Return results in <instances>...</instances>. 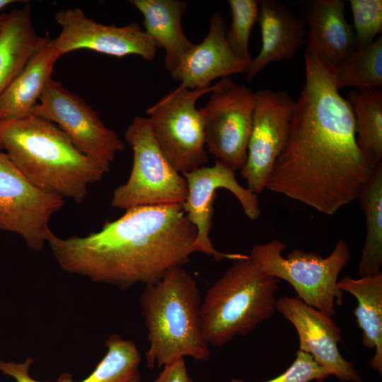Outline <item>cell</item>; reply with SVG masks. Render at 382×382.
Returning a JSON list of instances; mask_svg holds the SVG:
<instances>
[{"instance_id": "cell-11", "label": "cell", "mask_w": 382, "mask_h": 382, "mask_svg": "<svg viewBox=\"0 0 382 382\" xmlns=\"http://www.w3.org/2000/svg\"><path fill=\"white\" fill-rule=\"evenodd\" d=\"M64 204L63 198L32 185L0 151V231L16 233L31 250H40L51 231V216Z\"/></svg>"}, {"instance_id": "cell-32", "label": "cell", "mask_w": 382, "mask_h": 382, "mask_svg": "<svg viewBox=\"0 0 382 382\" xmlns=\"http://www.w3.org/2000/svg\"><path fill=\"white\" fill-rule=\"evenodd\" d=\"M16 2V1L13 0H0V11L4 8V7ZM8 16V13H4L0 15V32L2 30L4 25L6 22V18Z\"/></svg>"}, {"instance_id": "cell-25", "label": "cell", "mask_w": 382, "mask_h": 382, "mask_svg": "<svg viewBox=\"0 0 382 382\" xmlns=\"http://www.w3.org/2000/svg\"><path fill=\"white\" fill-rule=\"evenodd\" d=\"M354 118L359 147L377 161H382L381 88L352 89L347 93Z\"/></svg>"}, {"instance_id": "cell-4", "label": "cell", "mask_w": 382, "mask_h": 382, "mask_svg": "<svg viewBox=\"0 0 382 382\" xmlns=\"http://www.w3.org/2000/svg\"><path fill=\"white\" fill-rule=\"evenodd\" d=\"M148 330L147 366L153 369L185 357L197 361L210 357L202 327L201 301L197 282L183 267L145 285L139 299Z\"/></svg>"}, {"instance_id": "cell-8", "label": "cell", "mask_w": 382, "mask_h": 382, "mask_svg": "<svg viewBox=\"0 0 382 382\" xmlns=\"http://www.w3.org/2000/svg\"><path fill=\"white\" fill-rule=\"evenodd\" d=\"M178 87L146 110L154 138L169 164L183 174L205 166L209 161L204 149V117L196 102L213 91Z\"/></svg>"}, {"instance_id": "cell-6", "label": "cell", "mask_w": 382, "mask_h": 382, "mask_svg": "<svg viewBox=\"0 0 382 382\" xmlns=\"http://www.w3.org/2000/svg\"><path fill=\"white\" fill-rule=\"evenodd\" d=\"M286 245L278 239L254 245L249 256L267 274L289 283L298 298L327 316L335 314V305L343 303L344 291L337 286L338 276L348 264L351 250L340 239L326 257L300 249L282 255Z\"/></svg>"}, {"instance_id": "cell-30", "label": "cell", "mask_w": 382, "mask_h": 382, "mask_svg": "<svg viewBox=\"0 0 382 382\" xmlns=\"http://www.w3.org/2000/svg\"><path fill=\"white\" fill-rule=\"evenodd\" d=\"M163 368L153 382H195L188 374L184 358Z\"/></svg>"}, {"instance_id": "cell-28", "label": "cell", "mask_w": 382, "mask_h": 382, "mask_svg": "<svg viewBox=\"0 0 382 382\" xmlns=\"http://www.w3.org/2000/svg\"><path fill=\"white\" fill-rule=\"evenodd\" d=\"M355 48L373 42L382 32L381 0H350Z\"/></svg>"}, {"instance_id": "cell-29", "label": "cell", "mask_w": 382, "mask_h": 382, "mask_svg": "<svg viewBox=\"0 0 382 382\" xmlns=\"http://www.w3.org/2000/svg\"><path fill=\"white\" fill-rule=\"evenodd\" d=\"M330 375L328 370L320 366L313 357L298 350L291 365L282 374L265 382H310L322 381ZM231 382H245L238 378H231Z\"/></svg>"}, {"instance_id": "cell-20", "label": "cell", "mask_w": 382, "mask_h": 382, "mask_svg": "<svg viewBox=\"0 0 382 382\" xmlns=\"http://www.w3.org/2000/svg\"><path fill=\"white\" fill-rule=\"evenodd\" d=\"M129 2L142 13L144 31L151 37L156 48L165 50L164 64L170 73L193 45L181 26L187 2L180 0H131Z\"/></svg>"}, {"instance_id": "cell-2", "label": "cell", "mask_w": 382, "mask_h": 382, "mask_svg": "<svg viewBox=\"0 0 382 382\" xmlns=\"http://www.w3.org/2000/svg\"><path fill=\"white\" fill-rule=\"evenodd\" d=\"M197 230L182 204L137 207L85 237L47 242L65 271L129 289L151 284L182 267L195 253Z\"/></svg>"}, {"instance_id": "cell-3", "label": "cell", "mask_w": 382, "mask_h": 382, "mask_svg": "<svg viewBox=\"0 0 382 382\" xmlns=\"http://www.w3.org/2000/svg\"><path fill=\"white\" fill-rule=\"evenodd\" d=\"M0 151L35 187L76 203L106 173L58 126L33 114L0 120Z\"/></svg>"}, {"instance_id": "cell-7", "label": "cell", "mask_w": 382, "mask_h": 382, "mask_svg": "<svg viewBox=\"0 0 382 382\" xmlns=\"http://www.w3.org/2000/svg\"><path fill=\"white\" fill-rule=\"evenodd\" d=\"M125 136L133 151L132 168L127 181L114 190L111 205L127 210L183 204L188 192L186 180L161 153L146 117L136 116Z\"/></svg>"}, {"instance_id": "cell-12", "label": "cell", "mask_w": 382, "mask_h": 382, "mask_svg": "<svg viewBox=\"0 0 382 382\" xmlns=\"http://www.w3.org/2000/svg\"><path fill=\"white\" fill-rule=\"evenodd\" d=\"M235 172L226 165L216 160L213 166H204L182 174L186 180L188 190L187 198L182 204L183 209L197 230V237L194 243L195 252H202L212 256L216 261L249 257V255L219 252L212 243L209 232L216 190L224 188L233 193L250 220L255 221L261 214L257 195L238 183Z\"/></svg>"}, {"instance_id": "cell-13", "label": "cell", "mask_w": 382, "mask_h": 382, "mask_svg": "<svg viewBox=\"0 0 382 382\" xmlns=\"http://www.w3.org/2000/svg\"><path fill=\"white\" fill-rule=\"evenodd\" d=\"M256 93L247 161L240 170L247 188L262 192L289 133L295 101L284 91L260 90Z\"/></svg>"}, {"instance_id": "cell-21", "label": "cell", "mask_w": 382, "mask_h": 382, "mask_svg": "<svg viewBox=\"0 0 382 382\" xmlns=\"http://www.w3.org/2000/svg\"><path fill=\"white\" fill-rule=\"evenodd\" d=\"M30 4L8 13L0 32V96L49 37L33 27Z\"/></svg>"}, {"instance_id": "cell-17", "label": "cell", "mask_w": 382, "mask_h": 382, "mask_svg": "<svg viewBox=\"0 0 382 382\" xmlns=\"http://www.w3.org/2000/svg\"><path fill=\"white\" fill-rule=\"evenodd\" d=\"M345 4L342 0H311L301 9L308 28L305 52L332 73L355 49L354 28L345 18Z\"/></svg>"}, {"instance_id": "cell-16", "label": "cell", "mask_w": 382, "mask_h": 382, "mask_svg": "<svg viewBox=\"0 0 382 382\" xmlns=\"http://www.w3.org/2000/svg\"><path fill=\"white\" fill-rule=\"evenodd\" d=\"M226 29L221 13H214L207 36L199 44H193L170 72L171 78L180 83L178 87L208 88L216 79L247 71L249 64L231 50L226 37Z\"/></svg>"}, {"instance_id": "cell-9", "label": "cell", "mask_w": 382, "mask_h": 382, "mask_svg": "<svg viewBox=\"0 0 382 382\" xmlns=\"http://www.w3.org/2000/svg\"><path fill=\"white\" fill-rule=\"evenodd\" d=\"M211 93L202 108L205 144L216 160L241 170L247 161L256 93L229 77L221 79Z\"/></svg>"}, {"instance_id": "cell-23", "label": "cell", "mask_w": 382, "mask_h": 382, "mask_svg": "<svg viewBox=\"0 0 382 382\" xmlns=\"http://www.w3.org/2000/svg\"><path fill=\"white\" fill-rule=\"evenodd\" d=\"M357 199L366 217V238L359 264L361 277L380 272L382 265V163L361 188Z\"/></svg>"}, {"instance_id": "cell-27", "label": "cell", "mask_w": 382, "mask_h": 382, "mask_svg": "<svg viewBox=\"0 0 382 382\" xmlns=\"http://www.w3.org/2000/svg\"><path fill=\"white\" fill-rule=\"evenodd\" d=\"M231 23L226 29V37L234 54L249 64L253 58L249 52V40L252 28L257 21L258 1L228 0Z\"/></svg>"}, {"instance_id": "cell-15", "label": "cell", "mask_w": 382, "mask_h": 382, "mask_svg": "<svg viewBox=\"0 0 382 382\" xmlns=\"http://www.w3.org/2000/svg\"><path fill=\"white\" fill-rule=\"evenodd\" d=\"M276 311L295 327L299 350L311 354L316 362L341 381L362 382L354 364L340 352L341 330L331 317L308 306L296 297L283 296L277 300Z\"/></svg>"}, {"instance_id": "cell-31", "label": "cell", "mask_w": 382, "mask_h": 382, "mask_svg": "<svg viewBox=\"0 0 382 382\" xmlns=\"http://www.w3.org/2000/svg\"><path fill=\"white\" fill-rule=\"evenodd\" d=\"M33 363L31 357H28L23 363L0 361V371L6 375L15 378L17 382H42L30 376L28 371Z\"/></svg>"}, {"instance_id": "cell-24", "label": "cell", "mask_w": 382, "mask_h": 382, "mask_svg": "<svg viewBox=\"0 0 382 382\" xmlns=\"http://www.w3.org/2000/svg\"><path fill=\"white\" fill-rule=\"evenodd\" d=\"M105 345L108 349L105 357L89 376L78 382H141V355L135 342L112 334ZM57 382L76 381L70 374L64 373Z\"/></svg>"}, {"instance_id": "cell-22", "label": "cell", "mask_w": 382, "mask_h": 382, "mask_svg": "<svg viewBox=\"0 0 382 382\" xmlns=\"http://www.w3.org/2000/svg\"><path fill=\"white\" fill-rule=\"evenodd\" d=\"M338 288L353 295L357 301L354 310L362 331V344L375 353L371 367L382 373V273L354 279L347 276L337 282Z\"/></svg>"}, {"instance_id": "cell-10", "label": "cell", "mask_w": 382, "mask_h": 382, "mask_svg": "<svg viewBox=\"0 0 382 382\" xmlns=\"http://www.w3.org/2000/svg\"><path fill=\"white\" fill-rule=\"evenodd\" d=\"M33 115L58 126L81 153L106 172L117 153L125 148L117 134L104 125L91 106L52 79L47 84Z\"/></svg>"}, {"instance_id": "cell-5", "label": "cell", "mask_w": 382, "mask_h": 382, "mask_svg": "<svg viewBox=\"0 0 382 382\" xmlns=\"http://www.w3.org/2000/svg\"><path fill=\"white\" fill-rule=\"evenodd\" d=\"M279 282L250 256L234 260L201 303L202 331L208 344L224 346L270 319L276 311Z\"/></svg>"}, {"instance_id": "cell-19", "label": "cell", "mask_w": 382, "mask_h": 382, "mask_svg": "<svg viewBox=\"0 0 382 382\" xmlns=\"http://www.w3.org/2000/svg\"><path fill=\"white\" fill-rule=\"evenodd\" d=\"M61 56L49 40L30 58L0 96V120L22 118L33 114Z\"/></svg>"}, {"instance_id": "cell-14", "label": "cell", "mask_w": 382, "mask_h": 382, "mask_svg": "<svg viewBox=\"0 0 382 382\" xmlns=\"http://www.w3.org/2000/svg\"><path fill=\"white\" fill-rule=\"evenodd\" d=\"M55 19L62 31L52 40L60 56L87 49L118 57L134 54L151 62L156 54L153 40L137 23L120 27L102 24L79 8L60 10Z\"/></svg>"}, {"instance_id": "cell-26", "label": "cell", "mask_w": 382, "mask_h": 382, "mask_svg": "<svg viewBox=\"0 0 382 382\" xmlns=\"http://www.w3.org/2000/svg\"><path fill=\"white\" fill-rule=\"evenodd\" d=\"M338 90L353 86L359 90L382 87V36L371 44L355 48L332 73Z\"/></svg>"}, {"instance_id": "cell-1", "label": "cell", "mask_w": 382, "mask_h": 382, "mask_svg": "<svg viewBox=\"0 0 382 382\" xmlns=\"http://www.w3.org/2000/svg\"><path fill=\"white\" fill-rule=\"evenodd\" d=\"M306 80L266 188L326 215L357 199L377 161L357 144L352 107L333 74L305 52Z\"/></svg>"}, {"instance_id": "cell-18", "label": "cell", "mask_w": 382, "mask_h": 382, "mask_svg": "<svg viewBox=\"0 0 382 382\" xmlns=\"http://www.w3.org/2000/svg\"><path fill=\"white\" fill-rule=\"evenodd\" d=\"M257 21L262 47L245 72L248 81L271 62L292 59L306 44L308 33L303 18L277 0L258 1Z\"/></svg>"}]
</instances>
